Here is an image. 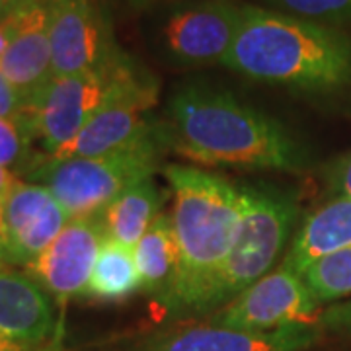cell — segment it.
<instances>
[{
    "label": "cell",
    "mask_w": 351,
    "mask_h": 351,
    "mask_svg": "<svg viewBox=\"0 0 351 351\" xmlns=\"http://www.w3.org/2000/svg\"><path fill=\"white\" fill-rule=\"evenodd\" d=\"M180 156L203 166L301 172L308 154L277 119L203 84L180 88L164 133Z\"/></svg>",
    "instance_id": "cell-1"
},
{
    "label": "cell",
    "mask_w": 351,
    "mask_h": 351,
    "mask_svg": "<svg viewBox=\"0 0 351 351\" xmlns=\"http://www.w3.org/2000/svg\"><path fill=\"white\" fill-rule=\"evenodd\" d=\"M223 64L258 82L334 90L351 82V38L332 25L244 6L239 36Z\"/></svg>",
    "instance_id": "cell-2"
},
{
    "label": "cell",
    "mask_w": 351,
    "mask_h": 351,
    "mask_svg": "<svg viewBox=\"0 0 351 351\" xmlns=\"http://www.w3.org/2000/svg\"><path fill=\"white\" fill-rule=\"evenodd\" d=\"M174 195L172 226L180 254L168 306L205 313L209 291L230 254L242 219V193L232 182L193 166L168 164Z\"/></svg>",
    "instance_id": "cell-3"
},
{
    "label": "cell",
    "mask_w": 351,
    "mask_h": 351,
    "mask_svg": "<svg viewBox=\"0 0 351 351\" xmlns=\"http://www.w3.org/2000/svg\"><path fill=\"white\" fill-rule=\"evenodd\" d=\"M242 219L228 258L209 291L205 313L219 311L262 279L279 260L297 223L295 197L276 188L244 186Z\"/></svg>",
    "instance_id": "cell-4"
},
{
    "label": "cell",
    "mask_w": 351,
    "mask_h": 351,
    "mask_svg": "<svg viewBox=\"0 0 351 351\" xmlns=\"http://www.w3.org/2000/svg\"><path fill=\"white\" fill-rule=\"evenodd\" d=\"M158 135H147L104 156H76L43 164L36 178L45 184L71 219H96L127 188L158 168Z\"/></svg>",
    "instance_id": "cell-5"
},
{
    "label": "cell",
    "mask_w": 351,
    "mask_h": 351,
    "mask_svg": "<svg viewBox=\"0 0 351 351\" xmlns=\"http://www.w3.org/2000/svg\"><path fill=\"white\" fill-rule=\"evenodd\" d=\"M133 69L125 55H119L101 69L53 76L38 98L24 108L34 137L43 143L51 156L63 151L112 98Z\"/></svg>",
    "instance_id": "cell-6"
},
{
    "label": "cell",
    "mask_w": 351,
    "mask_h": 351,
    "mask_svg": "<svg viewBox=\"0 0 351 351\" xmlns=\"http://www.w3.org/2000/svg\"><path fill=\"white\" fill-rule=\"evenodd\" d=\"M320 304L302 277L287 265H279L244 289L211 318V324L252 332H269L291 324L320 322Z\"/></svg>",
    "instance_id": "cell-7"
},
{
    "label": "cell",
    "mask_w": 351,
    "mask_h": 351,
    "mask_svg": "<svg viewBox=\"0 0 351 351\" xmlns=\"http://www.w3.org/2000/svg\"><path fill=\"white\" fill-rule=\"evenodd\" d=\"M156 82L133 69L112 98L82 127L75 141L51 158L104 156L151 135L149 113L156 104Z\"/></svg>",
    "instance_id": "cell-8"
},
{
    "label": "cell",
    "mask_w": 351,
    "mask_h": 351,
    "mask_svg": "<svg viewBox=\"0 0 351 351\" xmlns=\"http://www.w3.org/2000/svg\"><path fill=\"white\" fill-rule=\"evenodd\" d=\"M49 43L53 76L101 69L121 55L96 0H49Z\"/></svg>",
    "instance_id": "cell-9"
},
{
    "label": "cell",
    "mask_w": 351,
    "mask_h": 351,
    "mask_svg": "<svg viewBox=\"0 0 351 351\" xmlns=\"http://www.w3.org/2000/svg\"><path fill=\"white\" fill-rule=\"evenodd\" d=\"M244 6L234 0H197L172 12L162 29L164 47L176 63H225L239 36Z\"/></svg>",
    "instance_id": "cell-10"
},
{
    "label": "cell",
    "mask_w": 351,
    "mask_h": 351,
    "mask_svg": "<svg viewBox=\"0 0 351 351\" xmlns=\"http://www.w3.org/2000/svg\"><path fill=\"white\" fill-rule=\"evenodd\" d=\"M2 24L6 25L10 43L0 59V71L27 108L53 78L49 2L18 0Z\"/></svg>",
    "instance_id": "cell-11"
},
{
    "label": "cell",
    "mask_w": 351,
    "mask_h": 351,
    "mask_svg": "<svg viewBox=\"0 0 351 351\" xmlns=\"http://www.w3.org/2000/svg\"><path fill=\"white\" fill-rule=\"evenodd\" d=\"M318 336L316 324H291L269 332L195 324L156 332L143 339L141 351H306Z\"/></svg>",
    "instance_id": "cell-12"
},
{
    "label": "cell",
    "mask_w": 351,
    "mask_h": 351,
    "mask_svg": "<svg viewBox=\"0 0 351 351\" xmlns=\"http://www.w3.org/2000/svg\"><path fill=\"white\" fill-rule=\"evenodd\" d=\"M104 239L106 230L100 217L71 219L49 248L29 263L27 269L61 302L73 297H86Z\"/></svg>",
    "instance_id": "cell-13"
},
{
    "label": "cell",
    "mask_w": 351,
    "mask_h": 351,
    "mask_svg": "<svg viewBox=\"0 0 351 351\" xmlns=\"http://www.w3.org/2000/svg\"><path fill=\"white\" fill-rule=\"evenodd\" d=\"M71 217L49 189L16 180L4 211L2 246L10 262L29 265L59 237Z\"/></svg>",
    "instance_id": "cell-14"
},
{
    "label": "cell",
    "mask_w": 351,
    "mask_h": 351,
    "mask_svg": "<svg viewBox=\"0 0 351 351\" xmlns=\"http://www.w3.org/2000/svg\"><path fill=\"white\" fill-rule=\"evenodd\" d=\"M55 328V311L45 287L16 271L0 274V332L27 348L43 343Z\"/></svg>",
    "instance_id": "cell-15"
},
{
    "label": "cell",
    "mask_w": 351,
    "mask_h": 351,
    "mask_svg": "<svg viewBox=\"0 0 351 351\" xmlns=\"http://www.w3.org/2000/svg\"><path fill=\"white\" fill-rule=\"evenodd\" d=\"M351 246V199L336 197L308 215L283 258V265L301 276L316 260Z\"/></svg>",
    "instance_id": "cell-16"
},
{
    "label": "cell",
    "mask_w": 351,
    "mask_h": 351,
    "mask_svg": "<svg viewBox=\"0 0 351 351\" xmlns=\"http://www.w3.org/2000/svg\"><path fill=\"white\" fill-rule=\"evenodd\" d=\"M141 285L147 293L168 302L178 279V244H176L172 219L158 215L149 230L133 246Z\"/></svg>",
    "instance_id": "cell-17"
},
{
    "label": "cell",
    "mask_w": 351,
    "mask_h": 351,
    "mask_svg": "<svg viewBox=\"0 0 351 351\" xmlns=\"http://www.w3.org/2000/svg\"><path fill=\"white\" fill-rule=\"evenodd\" d=\"M160 205L162 193L152 178L137 182L119 193L100 215L106 237L133 248L160 215Z\"/></svg>",
    "instance_id": "cell-18"
},
{
    "label": "cell",
    "mask_w": 351,
    "mask_h": 351,
    "mask_svg": "<svg viewBox=\"0 0 351 351\" xmlns=\"http://www.w3.org/2000/svg\"><path fill=\"white\" fill-rule=\"evenodd\" d=\"M141 287L133 248L106 237L92 269L86 297L96 301H123Z\"/></svg>",
    "instance_id": "cell-19"
},
{
    "label": "cell",
    "mask_w": 351,
    "mask_h": 351,
    "mask_svg": "<svg viewBox=\"0 0 351 351\" xmlns=\"http://www.w3.org/2000/svg\"><path fill=\"white\" fill-rule=\"evenodd\" d=\"M306 289L318 304L351 295V246L332 252L313 262L301 274Z\"/></svg>",
    "instance_id": "cell-20"
},
{
    "label": "cell",
    "mask_w": 351,
    "mask_h": 351,
    "mask_svg": "<svg viewBox=\"0 0 351 351\" xmlns=\"http://www.w3.org/2000/svg\"><path fill=\"white\" fill-rule=\"evenodd\" d=\"M281 12L318 24L351 25V0H267Z\"/></svg>",
    "instance_id": "cell-21"
},
{
    "label": "cell",
    "mask_w": 351,
    "mask_h": 351,
    "mask_svg": "<svg viewBox=\"0 0 351 351\" xmlns=\"http://www.w3.org/2000/svg\"><path fill=\"white\" fill-rule=\"evenodd\" d=\"M34 137L32 125L22 113V117H0V166L8 168L22 160L27 147V138Z\"/></svg>",
    "instance_id": "cell-22"
},
{
    "label": "cell",
    "mask_w": 351,
    "mask_h": 351,
    "mask_svg": "<svg viewBox=\"0 0 351 351\" xmlns=\"http://www.w3.org/2000/svg\"><path fill=\"white\" fill-rule=\"evenodd\" d=\"M328 188L339 197L351 199V151L332 164L328 170Z\"/></svg>",
    "instance_id": "cell-23"
},
{
    "label": "cell",
    "mask_w": 351,
    "mask_h": 351,
    "mask_svg": "<svg viewBox=\"0 0 351 351\" xmlns=\"http://www.w3.org/2000/svg\"><path fill=\"white\" fill-rule=\"evenodd\" d=\"M320 328H326L332 332H341V334H351V301L336 304L328 308L320 316Z\"/></svg>",
    "instance_id": "cell-24"
},
{
    "label": "cell",
    "mask_w": 351,
    "mask_h": 351,
    "mask_svg": "<svg viewBox=\"0 0 351 351\" xmlns=\"http://www.w3.org/2000/svg\"><path fill=\"white\" fill-rule=\"evenodd\" d=\"M22 113H24V104L0 71V117L16 119V117H22Z\"/></svg>",
    "instance_id": "cell-25"
},
{
    "label": "cell",
    "mask_w": 351,
    "mask_h": 351,
    "mask_svg": "<svg viewBox=\"0 0 351 351\" xmlns=\"http://www.w3.org/2000/svg\"><path fill=\"white\" fill-rule=\"evenodd\" d=\"M14 182H16V176L8 168H2L0 166V244H2V239H4V211H6V201H8L10 191H12Z\"/></svg>",
    "instance_id": "cell-26"
},
{
    "label": "cell",
    "mask_w": 351,
    "mask_h": 351,
    "mask_svg": "<svg viewBox=\"0 0 351 351\" xmlns=\"http://www.w3.org/2000/svg\"><path fill=\"white\" fill-rule=\"evenodd\" d=\"M0 351H29V348L0 332Z\"/></svg>",
    "instance_id": "cell-27"
},
{
    "label": "cell",
    "mask_w": 351,
    "mask_h": 351,
    "mask_svg": "<svg viewBox=\"0 0 351 351\" xmlns=\"http://www.w3.org/2000/svg\"><path fill=\"white\" fill-rule=\"evenodd\" d=\"M8 43H10V38H8L6 25L2 24V20H0V59L6 53V49H8Z\"/></svg>",
    "instance_id": "cell-28"
},
{
    "label": "cell",
    "mask_w": 351,
    "mask_h": 351,
    "mask_svg": "<svg viewBox=\"0 0 351 351\" xmlns=\"http://www.w3.org/2000/svg\"><path fill=\"white\" fill-rule=\"evenodd\" d=\"M16 2H18V0H0V20H4L8 14L12 12Z\"/></svg>",
    "instance_id": "cell-29"
},
{
    "label": "cell",
    "mask_w": 351,
    "mask_h": 351,
    "mask_svg": "<svg viewBox=\"0 0 351 351\" xmlns=\"http://www.w3.org/2000/svg\"><path fill=\"white\" fill-rule=\"evenodd\" d=\"M10 258H8V254H6V250H4V246L0 244V274L2 271H8L10 269Z\"/></svg>",
    "instance_id": "cell-30"
},
{
    "label": "cell",
    "mask_w": 351,
    "mask_h": 351,
    "mask_svg": "<svg viewBox=\"0 0 351 351\" xmlns=\"http://www.w3.org/2000/svg\"><path fill=\"white\" fill-rule=\"evenodd\" d=\"M41 2H49V0H41Z\"/></svg>",
    "instance_id": "cell-31"
}]
</instances>
